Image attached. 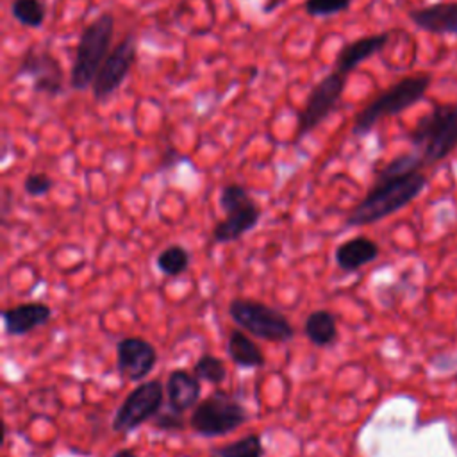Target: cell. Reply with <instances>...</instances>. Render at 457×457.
Instances as JSON below:
<instances>
[{"label":"cell","instance_id":"obj_1","mask_svg":"<svg viewBox=\"0 0 457 457\" xmlns=\"http://www.w3.org/2000/svg\"><path fill=\"white\" fill-rule=\"evenodd\" d=\"M427 184L428 179L421 170L403 175H382L377 171L375 182L364 198L346 216V227L371 225L398 212L418 198Z\"/></svg>","mask_w":457,"mask_h":457},{"label":"cell","instance_id":"obj_2","mask_svg":"<svg viewBox=\"0 0 457 457\" xmlns=\"http://www.w3.org/2000/svg\"><path fill=\"white\" fill-rule=\"evenodd\" d=\"M409 141L425 166L446 159L457 148V102L436 104L418 120Z\"/></svg>","mask_w":457,"mask_h":457},{"label":"cell","instance_id":"obj_3","mask_svg":"<svg viewBox=\"0 0 457 457\" xmlns=\"http://www.w3.org/2000/svg\"><path fill=\"white\" fill-rule=\"evenodd\" d=\"M432 84L430 73L409 75L391 84L386 91H382L377 98H373L353 120L352 132L353 136H368L371 129L387 116L400 114L409 107L416 105L427 93Z\"/></svg>","mask_w":457,"mask_h":457},{"label":"cell","instance_id":"obj_4","mask_svg":"<svg viewBox=\"0 0 457 457\" xmlns=\"http://www.w3.org/2000/svg\"><path fill=\"white\" fill-rule=\"evenodd\" d=\"M114 32V18L109 12L96 16L89 25L84 27L77 48L75 59L70 71V86L75 91H82L93 86L102 62L111 52V41Z\"/></svg>","mask_w":457,"mask_h":457},{"label":"cell","instance_id":"obj_5","mask_svg":"<svg viewBox=\"0 0 457 457\" xmlns=\"http://www.w3.org/2000/svg\"><path fill=\"white\" fill-rule=\"evenodd\" d=\"M220 207L225 218L212 228V241L232 243L253 230L261 220V207L250 196L248 189L241 184H227L220 191Z\"/></svg>","mask_w":457,"mask_h":457},{"label":"cell","instance_id":"obj_6","mask_svg":"<svg viewBox=\"0 0 457 457\" xmlns=\"http://www.w3.org/2000/svg\"><path fill=\"white\" fill-rule=\"evenodd\" d=\"M228 316L232 321L241 327L245 332L273 343H284L293 339L295 328L289 320L259 300L250 298H234L228 303Z\"/></svg>","mask_w":457,"mask_h":457},{"label":"cell","instance_id":"obj_7","mask_svg":"<svg viewBox=\"0 0 457 457\" xmlns=\"http://www.w3.org/2000/svg\"><path fill=\"white\" fill-rule=\"evenodd\" d=\"M246 420L248 412L237 400L227 391H214L195 405L189 416V427L204 437H214L234 432Z\"/></svg>","mask_w":457,"mask_h":457},{"label":"cell","instance_id":"obj_8","mask_svg":"<svg viewBox=\"0 0 457 457\" xmlns=\"http://www.w3.org/2000/svg\"><path fill=\"white\" fill-rule=\"evenodd\" d=\"M346 75L334 70L332 73L325 75L305 98L303 107L298 112L296 123V139H302L311 130H314L320 123H323L337 107L341 95L345 91Z\"/></svg>","mask_w":457,"mask_h":457},{"label":"cell","instance_id":"obj_9","mask_svg":"<svg viewBox=\"0 0 457 457\" xmlns=\"http://www.w3.org/2000/svg\"><path fill=\"white\" fill-rule=\"evenodd\" d=\"M164 393L166 389L159 380L141 382L127 395V398L118 407L112 418V430L130 432L145 421L154 420L155 414L162 409Z\"/></svg>","mask_w":457,"mask_h":457},{"label":"cell","instance_id":"obj_10","mask_svg":"<svg viewBox=\"0 0 457 457\" xmlns=\"http://www.w3.org/2000/svg\"><path fill=\"white\" fill-rule=\"evenodd\" d=\"M137 54V41L136 34L129 32L121 37V41L107 54L105 61L102 62L98 75L93 82V98L96 102L107 100L129 77L132 64Z\"/></svg>","mask_w":457,"mask_h":457},{"label":"cell","instance_id":"obj_11","mask_svg":"<svg viewBox=\"0 0 457 457\" xmlns=\"http://www.w3.org/2000/svg\"><path fill=\"white\" fill-rule=\"evenodd\" d=\"M29 77L36 93L55 96L62 91L64 73L61 62L46 50L29 48L21 57L14 79Z\"/></svg>","mask_w":457,"mask_h":457},{"label":"cell","instance_id":"obj_12","mask_svg":"<svg viewBox=\"0 0 457 457\" xmlns=\"http://www.w3.org/2000/svg\"><path fill=\"white\" fill-rule=\"evenodd\" d=\"M157 362V350L143 337H123L116 345V368L130 382L146 378Z\"/></svg>","mask_w":457,"mask_h":457},{"label":"cell","instance_id":"obj_13","mask_svg":"<svg viewBox=\"0 0 457 457\" xmlns=\"http://www.w3.org/2000/svg\"><path fill=\"white\" fill-rule=\"evenodd\" d=\"M409 20L430 34H457V2H437L412 9Z\"/></svg>","mask_w":457,"mask_h":457},{"label":"cell","instance_id":"obj_14","mask_svg":"<svg viewBox=\"0 0 457 457\" xmlns=\"http://www.w3.org/2000/svg\"><path fill=\"white\" fill-rule=\"evenodd\" d=\"M52 318V309L43 302H25L2 311L7 336H23Z\"/></svg>","mask_w":457,"mask_h":457},{"label":"cell","instance_id":"obj_15","mask_svg":"<svg viewBox=\"0 0 457 457\" xmlns=\"http://www.w3.org/2000/svg\"><path fill=\"white\" fill-rule=\"evenodd\" d=\"M389 32H380V34H371L364 36L359 39H353L346 43L336 57V70L348 75L352 70H355L361 62L368 61L375 54L382 52L384 46L389 43Z\"/></svg>","mask_w":457,"mask_h":457},{"label":"cell","instance_id":"obj_16","mask_svg":"<svg viewBox=\"0 0 457 457\" xmlns=\"http://www.w3.org/2000/svg\"><path fill=\"white\" fill-rule=\"evenodd\" d=\"M168 407L184 414L200 402V378L189 375L186 370H173L166 380Z\"/></svg>","mask_w":457,"mask_h":457},{"label":"cell","instance_id":"obj_17","mask_svg":"<svg viewBox=\"0 0 457 457\" xmlns=\"http://www.w3.org/2000/svg\"><path fill=\"white\" fill-rule=\"evenodd\" d=\"M380 253L378 245L364 236L352 237L336 248V264L343 271H357L362 266L373 262Z\"/></svg>","mask_w":457,"mask_h":457},{"label":"cell","instance_id":"obj_18","mask_svg":"<svg viewBox=\"0 0 457 457\" xmlns=\"http://www.w3.org/2000/svg\"><path fill=\"white\" fill-rule=\"evenodd\" d=\"M227 353L234 364L245 370L261 368L266 362V357L259 345L245 334V330H232L227 341Z\"/></svg>","mask_w":457,"mask_h":457},{"label":"cell","instance_id":"obj_19","mask_svg":"<svg viewBox=\"0 0 457 457\" xmlns=\"http://www.w3.org/2000/svg\"><path fill=\"white\" fill-rule=\"evenodd\" d=\"M303 332L314 346H327L337 337V323L327 309L312 311L303 323Z\"/></svg>","mask_w":457,"mask_h":457},{"label":"cell","instance_id":"obj_20","mask_svg":"<svg viewBox=\"0 0 457 457\" xmlns=\"http://www.w3.org/2000/svg\"><path fill=\"white\" fill-rule=\"evenodd\" d=\"M264 446L259 434H248L228 445L212 448L209 457H262Z\"/></svg>","mask_w":457,"mask_h":457},{"label":"cell","instance_id":"obj_21","mask_svg":"<svg viewBox=\"0 0 457 457\" xmlns=\"http://www.w3.org/2000/svg\"><path fill=\"white\" fill-rule=\"evenodd\" d=\"M189 250L182 245L166 246L155 259L157 270L166 277H180L189 268Z\"/></svg>","mask_w":457,"mask_h":457},{"label":"cell","instance_id":"obj_22","mask_svg":"<svg viewBox=\"0 0 457 457\" xmlns=\"http://www.w3.org/2000/svg\"><path fill=\"white\" fill-rule=\"evenodd\" d=\"M11 14L18 23L37 29L45 21V5L39 0H12Z\"/></svg>","mask_w":457,"mask_h":457},{"label":"cell","instance_id":"obj_23","mask_svg":"<svg viewBox=\"0 0 457 457\" xmlns=\"http://www.w3.org/2000/svg\"><path fill=\"white\" fill-rule=\"evenodd\" d=\"M195 377L200 380H205L209 384H221L227 377V366L225 362L211 353H204L198 357V361L193 366Z\"/></svg>","mask_w":457,"mask_h":457},{"label":"cell","instance_id":"obj_24","mask_svg":"<svg viewBox=\"0 0 457 457\" xmlns=\"http://www.w3.org/2000/svg\"><path fill=\"white\" fill-rule=\"evenodd\" d=\"M352 0H305L303 9L309 16H332L350 7Z\"/></svg>","mask_w":457,"mask_h":457},{"label":"cell","instance_id":"obj_25","mask_svg":"<svg viewBox=\"0 0 457 457\" xmlns=\"http://www.w3.org/2000/svg\"><path fill=\"white\" fill-rule=\"evenodd\" d=\"M55 186L54 179L43 171L37 173H29L23 180V191L29 196H43L46 193L52 191V187Z\"/></svg>","mask_w":457,"mask_h":457},{"label":"cell","instance_id":"obj_26","mask_svg":"<svg viewBox=\"0 0 457 457\" xmlns=\"http://www.w3.org/2000/svg\"><path fill=\"white\" fill-rule=\"evenodd\" d=\"M154 425H155L157 428H161V430H182V428L186 427L182 414L177 412V411H173V409H170L168 405L162 407V409L155 414Z\"/></svg>","mask_w":457,"mask_h":457},{"label":"cell","instance_id":"obj_27","mask_svg":"<svg viewBox=\"0 0 457 457\" xmlns=\"http://www.w3.org/2000/svg\"><path fill=\"white\" fill-rule=\"evenodd\" d=\"M112 457H139V455L134 448H120L118 452H114Z\"/></svg>","mask_w":457,"mask_h":457}]
</instances>
